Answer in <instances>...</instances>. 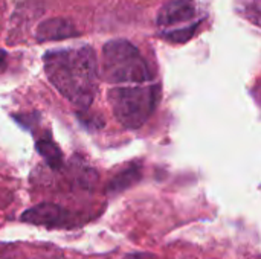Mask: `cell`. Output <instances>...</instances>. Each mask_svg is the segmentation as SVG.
<instances>
[{
	"mask_svg": "<svg viewBox=\"0 0 261 259\" xmlns=\"http://www.w3.org/2000/svg\"><path fill=\"white\" fill-rule=\"evenodd\" d=\"M43 61L50 84L76 108L89 110L99 82L95 50L90 46L49 50Z\"/></svg>",
	"mask_w": 261,
	"mask_h": 259,
	"instance_id": "6da1fadb",
	"label": "cell"
},
{
	"mask_svg": "<svg viewBox=\"0 0 261 259\" xmlns=\"http://www.w3.org/2000/svg\"><path fill=\"white\" fill-rule=\"evenodd\" d=\"M101 75L110 84H145L154 78L147 60L127 40H112L102 47Z\"/></svg>",
	"mask_w": 261,
	"mask_h": 259,
	"instance_id": "7a4b0ae2",
	"label": "cell"
},
{
	"mask_svg": "<svg viewBox=\"0 0 261 259\" xmlns=\"http://www.w3.org/2000/svg\"><path fill=\"white\" fill-rule=\"evenodd\" d=\"M161 85L115 87L107 93L116 121L127 130L141 128L154 113L161 101Z\"/></svg>",
	"mask_w": 261,
	"mask_h": 259,
	"instance_id": "3957f363",
	"label": "cell"
},
{
	"mask_svg": "<svg viewBox=\"0 0 261 259\" xmlns=\"http://www.w3.org/2000/svg\"><path fill=\"white\" fill-rule=\"evenodd\" d=\"M69 220V212L55 203H40L21 214V221L41 227H63Z\"/></svg>",
	"mask_w": 261,
	"mask_h": 259,
	"instance_id": "277c9868",
	"label": "cell"
},
{
	"mask_svg": "<svg viewBox=\"0 0 261 259\" xmlns=\"http://www.w3.org/2000/svg\"><path fill=\"white\" fill-rule=\"evenodd\" d=\"M197 15L196 5L193 0H171L165 3L158 14V26L173 27V26H190Z\"/></svg>",
	"mask_w": 261,
	"mask_h": 259,
	"instance_id": "5b68a950",
	"label": "cell"
},
{
	"mask_svg": "<svg viewBox=\"0 0 261 259\" xmlns=\"http://www.w3.org/2000/svg\"><path fill=\"white\" fill-rule=\"evenodd\" d=\"M80 34L81 32L70 20L55 17V18H47L38 24L35 38L40 43H46V41H60V40L75 38Z\"/></svg>",
	"mask_w": 261,
	"mask_h": 259,
	"instance_id": "8992f818",
	"label": "cell"
},
{
	"mask_svg": "<svg viewBox=\"0 0 261 259\" xmlns=\"http://www.w3.org/2000/svg\"><path fill=\"white\" fill-rule=\"evenodd\" d=\"M144 169H142V162H132L127 166H124V169H121L118 174H115L107 186H106V194L107 195H118L121 192H124L125 189L132 188L133 185H136L141 179H142Z\"/></svg>",
	"mask_w": 261,
	"mask_h": 259,
	"instance_id": "52a82bcc",
	"label": "cell"
},
{
	"mask_svg": "<svg viewBox=\"0 0 261 259\" xmlns=\"http://www.w3.org/2000/svg\"><path fill=\"white\" fill-rule=\"evenodd\" d=\"M37 153L46 160V163L49 165V168L58 171L64 166V157H63V151L60 150V147L52 140L50 136H44L40 137L35 143Z\"/></svg>",
	"mask_w": 261,
	"mask_h": 259,
	"instance_id": "ba28073f",
	"label": "cell"
},
{
	"mask_svg": "<svg viewBox=\"0 0 261 259\" xmlns=\"http://www.w3.org/2000/svg\"><path fill=\"white\" fill-rule=\"evenodd\" d=\"M200 26V21L197 20L196 23L190 24V26H185V27H179V29H171V31H164L162 32V37L167 38L168 41H173V43H187L188 40H191L197 29Z\"/></svg>",
	"mask_w": 261,
	"mask_h": 259,
	"instance_id": "9c48e42d",
	"label": "cell"
},
{
	"mask_svg": "<svg viewBox=\"0 0 261 259\" xmlns=\"http://www.w3.org/2000/svg\"><path fill=\"white\" fill-rule=\"evenodd\" d=\"M76 118H78V121L81 122V125H84L87 130L95 131V130H98V128L104 127V119H102V118H99V116L92 118V116H89V114H87V111H86V110H84V111L76 113Z\"/></svg>",
	"mask_w": 261,
	"mask_h": 259,
	"instance_id": "30bf717a",
	"label": "cell"
},
{
	"mask_svg": "<svg viewBox=\"0 0 261 259\" xmlns=\"http://www.w3.org/2000/svg\"><path fill=\"white\" fill-rule=\"evenodd\" d=\"M38 114L37 113H32V114H17V116H14V119L21 125V127H24L26 130H31L32 128V125H35L37 122H34L32 119L34 118H37Z\"/></svg>",
	"mask_w": 261,
	"mask_h": 259,
	"instance_id": "8fae6325",
	"label": "cell"
},
{
	"mask_svg": "<svg viewBox=\"0 0 261 259\" xmlns=\"http://www.w3.org/2000/svg\"><path fill=\"white\" fill-rule=\"evenodd\" d=\"M128 259H159L154 255H150V253H133V255H128Z\"/></svg>",
	"mask_w": 261,
	"mask_h": 259,
	"instance_id": "7c38bea8",
	"label": "cell"
},
{
	"mask_svg": "<svg viewBox=\"0 0 261 259\" xmlns=\"http://www.w3.org/2000/svg\"><path fill=\"white\" fill-rule=\"evenodd\" d=\"M5 60H6V53H5V50H3V49H0V67L3 66Z\"/></svg>",
	"mask_w": 261,
	"mask_h": 259,
	"instance_id": "4fadbf2b",
	"label": "cell"
}]
</instances>
